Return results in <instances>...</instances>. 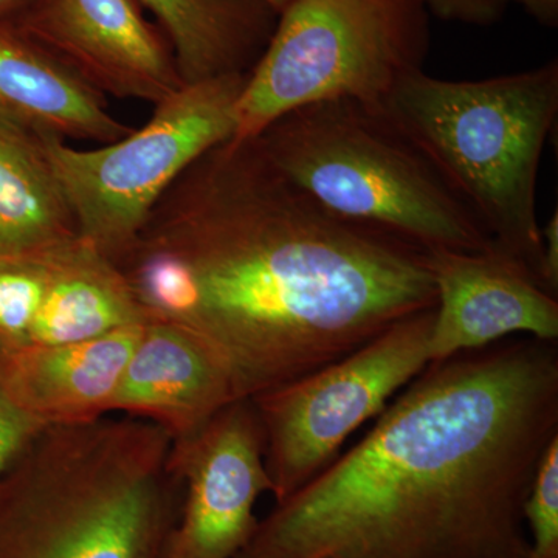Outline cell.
Listing matches in <instances>:
<instances>
[{"mask_svg":"<svg viewBox=\"0 0 558 558\" xmlns=\"http://www.w3.org/2000/svg\"><path fill=\"white\" fill-rule=\"evenodd\" d=\"M539 288L558 299V211L542 227V255L537 271Z\"/></svg>","mask_w":558,"mask_h":558,"instance_id":"obj_22","label":"cell"},{"mask_svg":"<svg viewBox=\"0 0 558 558\" xmlns=\"http://www.w3.org/2000/svg\"><path fill=\"white\" fill-rule=\"evenodd\" d=\"M36 259L46 288L31 344L75 343L149 322L116 260L80 234Z\"/></svg>","mask_w":558,"mask_h":558,"instance_id":"obj_15","label":"cell"},{"mask_svg":"<svg viewBox=\"0 0 558 558\" xmlns=\"http://www.w3.org/2000/svg\"><path fill=\"white\" fill-rule=\"evenodd\" d=\"M170 40L183 84L248 73L277 27L267 0H137Z\"/></svg>","mask_w":558,"mask_h":558,"instance_id":"obj_16","label":"cell"},{"mask_svg":"<svg viewBox=\"0 0 558 558\" xmlns=\"http://www.w3.org/2000/svg\"><path fill=\"white\" fill-rule=\"evenodd\" d=\"M150 319L193 333L253 399L436 306L425 252L332 215L255 140L216 146L116 259Z\"/></svg>","mask_w":558,"mask_h":558,"instance_id":"obj_1","label":"cell"},{"mask_svg":"<svg viewBox=\"0 0 558 558\" xmlns=\"http://www.w3.org/2000/svg\"><path fill=\"white\" fill-rule=\"evenodd\" d=\"M374 109L427 157L494 247L537 279L538 174L558 113L557 60L480 81L418 70Z\"/></svg>","mask_w":558,"mask_h":558,"instance_id":"obj_4","label":"cell"},{"mask_svg":"<svg viewBox=\"0 0 558 558\" xmlns=\"http://www.w3.org/2000/svg\"><path fill=\"white\" fill-rule=\"evenodd\" d=\"M425 266L436 290L432 363L490 347L512 333L557 343L558 299L539 288L520 260L497 248H435L425 252Z\"/></svg>","mask_w":558,"mask_h":558,"instance_id":"obj_11","label":"cell"},{"mask_svg":"<svg viewBox=\"0 0 558 558\" xmlns=\"http://www.w3.org/2000/svg\"><path fill=\"white\" fill-rule=\"evenodd\" d=\"M27 0H0V21H9L25 5Z\"/></svg>","mask_w":558,"mask_h":558,"instance_id":"obj_24","label":"cell"},{"mask_svg":"<svg viewBox=\"0 0 558 558\" xmlns=\"http://www.w3.org/2000/svg\"><path fill=\"white\" fill-rule=\"evenodd\" d=\"M171 438L102 416L47 425L0 478V558H161L182 487Z\"/></svg>","mask_w":558,"mask_h":558,"instance_id":"obj_3","label":"cell"},{"mask_svg":"<svg viewBox=\"0 0 558 558\" xmlns=\"http://www.w3.org/2000/svg\"><path fill=\"white\" fill-rule=\"evenodd\" d=\"M429 13L422 0H293L250 70L236 102L234 140L258 137L306 106L380 102L424 70Z\"/></svg>","mask_w":558,"mask_h":558,"instance_id":"obj_6","label":"cell"},{"mask_svg":"<svg viewBox=\"0 0 558 558\" xmlns=\"http://www.w3.org/2000/svg\"><path fill=\"white\" fill-rule=\"evenodd\" d=\"M234 400L226 369L193 333L149 319L110 402V414L150 422L178 440L199 432Z\"/></svg>","mask_w":558,"mask_h":558,"instance_id":"obj_12","label":"cell"},{"mask_svg":"<svg viewBox=\"0 0 558 558\" xmlns=\"http://www.w3.org/2000/svg\"><path fill=\"white\" fill-rule=\"evenodd\" d=\"M44 270L38 259L0 263V352L31 344L44 299Z\"/></svg>","mask_w":558,"mask_h":558,"instance_id":"obj_18","label":"cell"},{"mask_svg":"<svg viewBox=\"0 0 558 558\" xmlns=\"http://www.w3.org/2000/svg\"><path fill=\"white\" fill-rule=\"evenodd\" d=\"M46 427L40 418L22 407L0 365V478L28 442Z\"/></svg>","mask_w":558,"mask_h":558,"instance_id":"obj_20","label":"cell"},{"mask_svg":"<svg viewBox=\"0 0 558 558\" xmlns=\"http://www.w3.org/2000/svg\"><path fill=\"white\" fill-rule=\"evenodd\" d=\"M252 140L286 179L339 218L424 252L495 248L427 157L377 109L319 102L279 117Z\"/></svg>","mask_w":558,"mask_h":558,"instance_id":"obj_5","label":"cell"},{"mask_svg":"<svg viewBox=\"0 0 558 558\" xmlns=\"http://www.w3.org/2000/svg\"><path fill=\"white\" fill-rule=\"evenodd\" d=\"M248 73L183 84L126 137L76 148L39 134L81 238L116 260L157 202L194 161L236 134V102Z\"/></svg>","mask_w":558,"mask_h":558,"instance_id":"obj_7","label":"cell"},{"mask_svg":"<svg viewBox=\"0 0 558 558\" xmlns=\"http://www.w3.org/2000/svg\"><path fill=\"white\" fill-rule=\"evenodd\" d=\"M433 319L435 307L400 319L344 357L250 399L275 502L329 468L344 442L428 368Z\"/></svg>","mask_w":558,"mask_h":558,"instance_id":"obj_8","label":"cell"},{"mask_svg":"<svg viewBox=\"0 0 558 558\" xmlns=\"http://www.w3.org/2000/svg\"><path fill=\"white\" fill-rule=\"evenodd\" d=\"M143 325L75 343L28 344L0 352V365L22 407L44 424L94 421L110 414Z\"/></svg>","mask_w":558,"mask_h":558,"instance_id":"obj_13","label":"cell"},{"mask_svg":"<svg viewBox=\"0 0 558 558\" xmlns=\"http://www.w3.org/2000/svg\"><path fill=\"white\" fill-rule=\"evenodd\" d=\"M0 116L65 142L108 145L135 128L50 51L0 21Z\"/></svg>","mask_w":558,"mask_h":558,"instance_id":"obj_14","label":"cell"},{"mask_svg":"<svg viewBox=\"0 0 558 558\" xmlns=\"http://www.w3.org/2000/svg\"><path fill=\"white\" fill-rule=\"evenodd\" d=\"M75 234L39 132L0 116V263L39 258Z\"/></svg>","mask_w":558,"mask_h":558,"instance_id":"obj_17","label":"cell"},{"mask_svg":"<svg viewBox=\"0 0 558 558\" xmlns=\"http://www.w3.org/2000/svg\"><path fill=\"white\" fill-rule=\"evenodd\" d=\"M527 558H558V438L543 454L523 505Z\"/></svg>","mask_w":558,"mask_h":558,"instance_id":"obj_19","label":"cell"},{"mask_svg":"<svg viewBox=\"0 0 558 558\" xmlns=\"http://www.w3.org/2000/svg\"><path fill=\"white\" fill-rule=\"evenodd\" d=\"M292 2H293V0H267V3H269L271 9L277 11L278 14L281 13V11L284 10L286 7H288L289 3H292Z\"/></svg>","mask_w":558,"mask_h":558,"instance_id":"obj_25","label":"cell"},{"mask_svg":"<svg viewBox=\"0 0 558 558\" xmlns=\"http://www.w3.org/2000/svg\"><path fill=\"white\" fill-rule=\"evenodd\" d=\"M9 22L105 98L156 106L183 86L170 40L137 0H27Z\"/></svg>","mask_w":558,"mask_h":558,"instance_id":"obj_10","label":"cell"},{"mask_svg":"<svg viewBox=\"0 0 558 558\" xmlns=\"http://www.w3.org/2000/svg\"><path fill=\"white\" fill-rule=\"evenodd\" d=\"M168 468L182 499L161 558H236L258 527L259 498L271 494L252 400H234L199 432L171 440Z\"/></svg>","mask_w":558,"mask_h":558,"instance_id":"obj_9","label":"cell"},{"mask_svg":"<svg viewBox=\"0 0 558 558\" xmlns=\"http://www.w3.org/2000/svg\"><path fill=\"white\" fill-rule=\"evenodd\" d=\"M557 438V343L429 363L236 558H527L524 499Z\"/></svg>","mask_w":558,"mask_h":558,"instance_id":"obj_2","label":"cell"},{"mask_svg":"<svg viewBox=\"0 0 558 558\" xmlns=\"http://www.w3.org/2000/svg\"><path fill=\"white\" fill-rule=\"evenodd\" d=\"M429 16L459 24L492 25L501 20L510 0H422Z\"/></svg>","mask_w":558,"mask_h":558,"instance_id":"obj_21","label":"cell"},{"mask_svg":"<svg viewBox=\"0 0 558 558\" xmlns=\"http://www.w3.org/2000/svg\"><path fill=\"white\" fill-rule=\"evenodd\" d=\"M523 7L529 16L534 17L538 24L554 28L558 24V0H510Z\"/></svg>","mask_w":558,"mask_h":558,"instance_id":"obj_23","label":"cell"}]
</instances>
